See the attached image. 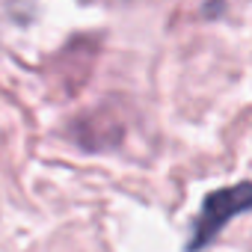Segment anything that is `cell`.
I'll return each instance as SVG.
<instances>
[{
  "label": "cell",
  "mask_w": 252,
  "mask_h": 252,
  "mask_svg": "<svg viewBox=\"0 0 252 252\" xmlns=\"http://www.w3.org/2000/svg\"><path fill=\"white\" fill-rule=\"evenodd\" d=\"M252 208V184H234V187H222L217 193H211L202 205V214L196 220V228H193V240L187 243V249H202L205 243H211L222 225L237 217L240 211H249Z\"/></svg>",
  "instance_id": "cell-1"
}]
</instances>
